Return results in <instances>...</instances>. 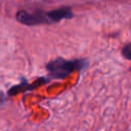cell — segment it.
<instances>
[{"label": "cell", "instance_id": "cell-1", "mask_svg": "<svg viewBox=\"0 0 131 131\" xmlns=\"http://www.w3.org/2000/svg\"><path fill=\"white\" fill-rule=\"evenodd\" d=\"M85 59H75V60H67L61 57H58L47 63L46 70L49 72L50 76L53 79H64L71 73L76 70H80L85 67Z\"/></svg>", "mask_w": 131, "mask_h": 131}, {"label": "cell", "instance_id": "cell-2", "mask_svg": "<svg viewBox=\"0 0 131 131\" xmlns=\"http://www.w3.org/2000/svg\"><path fill=\"white\" fill-rule=\"evenodd\" d=\"M16 18L19 23L28 26H34L39 24L50 23L47 12H41L39 10L29 11V10H20L16 13Z\"/></svg>", "mask_w": 131, "mask_h": 131}, {"label": "cell", "instance_id": "cell-3", "mask_svg": "<svg viewBox=\"0 0 131 131\" xmlns=\"http://www.w3.org/2000/svg\"><path fill=\"white\" fill-rule=\"evenodd\" d=\"M47 15L50 23H56L64 18H71L73 16V12L69 7H61L47 12Z\"/></svg>", "mask_w": 131, "mask_h": 131}, {"label": "cell", "instance_id": "cell-4", "mask_svg": "<svg viewBox=\"0 0 131 131\" xmlns=\"http://www.w3.org/2000/svg\"><path fill=\"white\" fill-rule=\"evenodd\" d=\"M122 54H123V56L125 58L131 60V43H129V44L124 46V48L122 49Z\"/></svg>", "mask_w": 131, "mask_h": 131}]
</instances>
